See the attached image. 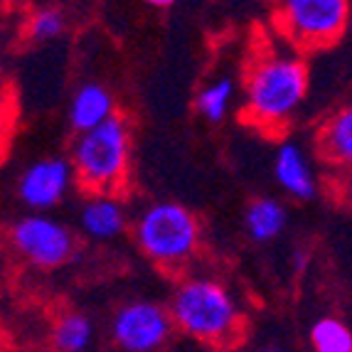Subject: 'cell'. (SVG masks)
I'll list each match as a JSON object with an SVG mask.
<instances>
[{
  "mask_svg": "<svg viewBox=\"0 0 352 352\" xmlns=\"http://www.w3.org/2000/svg\"><path fill=\"white\" fill-rule=\"evenodd\" d=\"M79 227L91 239H116L126 229V210L111 192H94L79 210Z\"/></svg>",
  "mask_w": 352,
  "mask_h": 352,
  "instance_id": "cell-10",
  "label": "cell"
},
{
  "mask_svg": "<svg viewBox=\"0 0 352 352\" xmlns=\"http://www.w3.org/2000/svg\"><path fill=\"white\" fill-rule=\"evenodd\" d=\"M94 340V323L84 313H65L52 328V345L57 352H87Z\"/></svg>",
  "mask_w": 352,
  "mask_h": 352,
  "instance_id": "cell-14",
  "label": "cell"
},
{
  "mask_svg": "<svg viewBox=\"0 0 352 352\" xmlns=\"http://www.w3.org/2000/svg\"><path fill=\"white\" fill-rule=\"evenodd\" d=\"M320 151L330 163L352 168V104L333 113L325 124L320 133Z\"/></svg>",
  "mask_w": 352,
  "mask_h": 352,
  "instance_id": "cell-13",
  "label": "cell"
},
{
  "mask_svg": "<svg viewBox=\"0 0 352 352\" xmlns=\"http://www.w3.org/2000/svg\"><path fill=\"white\" fill-rule=\"evenodd\" d=\"M342 190H345L347 202L352 205V168H345V177H342Z\"/></svg>",
  "mask_w": 352,
  "mask_h": 352,
  "instance_id": "cell-18",
  "label": "cell"
},
{
  "mask_svg": "<svg viewBox=\"0 0 352 352\" xmlns=\"http://www.w3.org/2000/svg\"><path fill=\"white\" fill-rule=\"evenodd\" d=\"M308 94V69L298 57L269 54L247 76V116L261 126L286 124Z\"/></svg>",
  "mask_w": 352,
  "mask_h": 352,
  "instance_id": "cell-1",
  "label": "cell"
},
{
  "mask_svg": "<svg viewBox=\"0 0 352 352\" xmlns=\"http://www.w3.org/2000/svg\"><path fill=\"white\" fill-rule=\"evenodd\" d=\"M261 3H274V6H281L283 0H261Z\"/></svg>",
  "mask_w": 352,
  "mask_h": 352,
  "instance_id": "cell-21",
  "label": "cell"
},
{
  "mask_svg": "<svg viewBox=\"0 0 352 352\" xmlns=\"http://www.w3.org/2000/svg\"><path fill=\"white\" fill-rule=\"evenodd\" d=\"M168 308L151 300H131L121 305L111 320V340L124 352H158L173 333Z\"/></svg>",
  "mask_w": 352,
  "mask_h": 352,
  "instance_id": "cell-7",
  "label": "cell"
},
{
  "mask_svg": "<svg viewBox=\"0 0 352 352\" xmlns=\"http://www.w3.org/2000/svg\"><path fill=\"white\" fill-rule=\"evenodd\" d=\"M65 32V12L54 6L37 8L28 20V35L35 42H50Z\"/></svg>",
  "mask_w": 352,
  "mask_h": 352,
  "instance_id": "cell-17",
  "label": "cell"
},
{
  "mask_svg": "<svg viewBox=\"0 0 352 352\" xmlns=\"http://www.w3.org/2000/svg\"><path fill=\"white\" fill-rule=\"evenodd\" d=\"M148 6H153V8H168V6H173L175 0H146Z\"/></svg>",
  "mask_w": 352,
  "mask_h": 352,
  "instance_id": "cell-19",
  "label": "cell"
},
{
  "mask_svg": "<svg viewBox=\"0 0 352 352\" xmlns=\"http://www.w3.org/2000/svg\"><path fill=\"white\" fill-rule=\"evenodd\" d=\"M258 352H286V350H281V347H261Z\"/></svg>",
  "mask_w": 352,
  "mask_h": 352,
  "instance_id": "cell-20",
  "label": "cell"
},
{
  "mask_svg": "<svg viewBox=\"0 0 352 352\" xmlns=\"http://www.w3.org/2000/svg\"><path fill=\"white\" fill-rule=\"evenodd\" d=\"M286 227V207L274 197H256L244 212V229L254 241H274Z\"/></svg>",
  "mask_w": 352,
  "mask_h": 352,
  "instance_id": "cell-12",
  "label": "cell"
},
{
  "mask_svg": "<svg viewBox=\"0 0 352 352\" xmlns=\"http://www.w3.org/2000/svg\"><path fill=\"white\" fill-rule=\"evenodd\" d=\"M350 10V0H283L278 25L294 45L325 47L345 32Z\"/></svg>",
  "mask_w": 352,
  "mask_h": 352,
  "instance_id": "cell-5",
  "label": "cell"
},
{
  "mask_svg": "<svg viewBox=\"0 0 352 352\" xmlns=\"http://www.w3.org/2000/svg\"><path fill=\"white\" fill-rule=\"evenodd\" d=\"M113 109H116V104H113L109 89L96 82L82 84L69 101V124L76 133H84V131L96 129L111 116H116Z\"/></svg>",
  "mask_w": 352,
  "mask_h": 352,
  "instance_id": "cell-11",
  "label": "cell"
},
{
  "mask_svg": "<svg viewBox=\"0 0 352 352\" xmlns=\"http://www.w3.org/2000/svg\"><path fill=\"white\" fill-rule=\"evenodd\" d=\"M76 173L69 160L59 155H47L30 163L18 180V197L32 212L52 210L65 200Z\"/></svg>",
  "mask_w": 352,
  "mask_h": 352,
  "instance_id": "cell-8",
  "label": "cell"
},
{
  "mask_svg": "<svg viewBox=\"0 0 352 352\" xmlns=\"http://www.w3.org/2000/svg\"><path fill=\"white\" fill-rule=\"evenodd\" d=\"M274 175L278 185L296 200H313L318 195L316 170L298 143L286 141L278 146L276 158H274Z\"/></svg>",
  "mask_w": 352,
  "mask_h": 352,
  "instance_id": "cell-9",
  "label": "cell"
},
{
  "mask_svg": "<svg viewBox=\"0 0 352 352\" xmlns=\"http://www.w3.org/2000/svg\"><path fill=\"white\" fill-rule=\"evenodd\" d=\"M168 311L185 335L202 342H227L236 335L239 308L214 278H188L175 288Z\"/></svg>",
  "mask_w": 352,
  "mask_h": 352,
  "instance_id": "cell-2",
  "label": "cell"
},
{
  "mask_svg": "<svg viewBox=\"0 0 352 352\" xmlns=\"http://www.w3.org/2000/svg\"><path fill=\"white\" fill-rule=\"evenodd\" d=\"M10 241L20 256H25L30 264L40 269H54V266L67 264L76 249L74 234L69 229L42 212H32L12 224Z\"/></svg>",
  "mask_w": 352,
  "mask_h": 352,
  "instance_id": "cell-6",
  "label": "cell"
},
{
  "mask_svg": "<svg viewBox=\"0 0 352 352\" xmlns=\"http://www.w3.org/2000/svg\"><path fill=\"white\" fill-rule=\"evenodd\" d=\"M313 352H352V330L338 318H320L311 328Z\"/></svg>",
  "mask_w": 352,
  "mask_h": 352,
  "instance_id": "cell-15",
  "label": "cell"
},
{
  "mask_svg": "<svg viewBox=\"0 0 352 352\" xmlns=\"http://www.w3.org/2000/svg\"><path fill=\"white\" fill-rule=\"evenodd\" d=\"M234 99V84L227 76H219L214 82H210L200 94H197V111L212 121V124H219L229 111V104Z\"/></svg>",
  "mask_w": 352,
  "mask_h": 352,
  "instance_id": "cell-16",
  "label": "cell"
},
{
  "mask_svg": "<svg viewBox=\"0 0 352 352\" xmlns=\"http://www.w3.org/2000/svg\"><path fill=\"white\" fill-rule=\"evenodd\" d=\"M131 133L121 116L79 133L72 143V165L76 180L91 192H113L129 168Z\"/></svg>",
  "mask_w": 352,
  "mask_h": 352,
  "instance_id": "cell-3",
  "label": "cell"
},
{
  "mask_svg": "<svg viewBox=\"0 0 352 352\" xmlns=\"http://www.w3.org/2000/svg\"><path fill=\"white\" fill-rule=\"evenodd\" d=\"M135 244L160 266L185 264L197 249L200 224L188 207L177 202H153L135 217Z\"/></svg>",
  "mask_w": 352,
  "mask_h": 352,
  "instance_id": "cell-4",
  "label": "cell"
}]
</instances>
